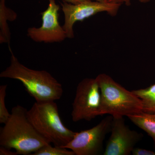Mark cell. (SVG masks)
<instances>
[{
    "label": "cell",
    "instance_id": "cell-1",
    "mask_svg": "<svg viewBox=\"0 0 155 155\" xmlns=\"http://www.w3.org/2000/svg\"><path fill=\"white\" fill-rule=\"evenodd\" d=\"M28 110L18 105L0 130V146L16 150L18 155H31L50 143L37 131L27 116Z\"/></svg>",
    "mask_w": 155,
    "mask_h": 155
},
{
    "label": "cell",
    "instance_id": "cell-19",
    "mask_svg": "<svg viewBox=\"0 0 155 155\" xmlns=\"http://www.w3.org/2000/svg\"><path fill=\"white\" fill-rule=\"evenodd\" d=\"M141 3H146L149 2L150 0H138Z\"/></svg>",
    "mask_w": 155,
    "mask_h": 155
},
{
    "label": "cell",
    "instance_id": "cell-2",
    "mask_svg": "<svg viewBox=\"0 0 155 155\" xmlns=\"http://www.w3.org/2000/svg\"><path fill=\"white\" fill-rule=\"evenodd\" d=\"M9 50L11 55V64L0 73V77L15 79L22 82L29 95L38 102L61 98L63 94L62 85L49 72L25 67L18 61L10 46Z\"/></svg>",
    "mask_w": 155,
    "mask_h": 155
},
{
    "label": "cell",
    "instance_id": "cell-5",
    "mask_svg": "<svg viewBox=\"0 0 155 155\" xmlns=\"http://www.w3.org/2000/svg\"><path fill=\"white\" fill-rule=\"evenodd\" d=\"M101 90L96 78H84L76 88L72 103V121H90L101 116Z\"/></svg>",
    "mask_w": 155,
    "mask_h": 155
},
{
    "label": "cell",
    "instance_id": "cell-16",
    "mask_svg": "<svg viewBox=\"0 0 155 155\" xmlns=\"http://www.w3.org/2000/svg\"><path fill=\"white\" fill-rule=\"evenodd\" d=\"M18 155L17 152L11 151V149L0 146V155Z\"/></svg>",
    "mask_w": 155,
    "mask_h": 155
},
{
    "label": "cell",
    "instance_id": "cell-10",
    "mask_svg": "<svg viewBox=\"0 0 155 155\" xmlns=\"http://www.w3.org/2000/svg\"><path fill=\"white\" fill-rule=\"evenodd\" d=\"M127 117L134 125L144 130L152 138L155 146V113L142 111Z\"/></svg>",
    "mask_w": 155,
    "mask_h": 155
},
{
    "label": "cell",
    "instance_id": "cell-7",
    "mask_svg": "<svg viewBox=\"0 0 155 155\" xmlns=\"http://www.w3.org/2000/svg\"><path fill=\"white\" fill-rule=\"evenodd\" d=\"M61 5L65 18L63 27L67 38L70 39L74 37L73 26L75 22L101 12H107L112 16H116L121 5V4L92 0L77 4H70L64 1Z\"/></svg>",
    "mask_w": 155,
    "mask_h": 155
},
{
    "label": "cell",
    "instance_id": "cell-15",
    "mask_svg": "<svg viewBox=\"0 0 155 155\" xmlns=\"http://www.w3.org/2000/svg\"><path fill=\"white\" fill-rule=\"evenodd\" d=\"M131 154L133 155H155V152L140 148H134Z\"/></svg>",
    "mask_w": 155,
    "mask_h": 155
},
{
    "label": "cell",
    "instance_id": "cell-11",
    "mask_svg": "<svg viewBox=\"0 0 155 155\" xmlns=\"http://www.w3.org/2000/svg\"><path fill=\"white\" fill-rule=\"evenodd\" d=\"M17 14L5 5V0L0 2V43H9L11 33L7 20L13 21L17 18Z\"/></svg>",
    "mask_w": 155,
    "mask_h": 155
},
{
    "label": "cell",
    "instance_id": "cell-4",
    "mask_svg": "<svg viewBox=\"0 0 155 155\" xmlns=\"http://www.w3.org/2000/svg\"><path fill=\"white\" fill-rule=\"evenodd\" d=\"M101 93V116H128L142 111L141 100L127 90L110 75L102 73L96 77Z\"/></svg>",
    "mask_w": 155,
    "mask_h": 155
},
{
    "label": "cell",
    "instance_id": "cell-20",
    "mask_svg": "<svg viewBox=\"0 0 155 155\" xmlns=\"http://www.w3.org/2000/svg\"><path fill=\"white\" fill-rule=\"evenodd\" d=\"M94 1H97V2H108L107 0H94Z\"/></svg>",
    "mask_w": 155,
    "mask_h": 155
},
{
    "label": "cell",
    "instance_id": "cell-18",
    "mask_svg": "<svg viewBox=\"0 0 155 155\" xmlns=\"http://www.w3.org/2000/svg\"><path fill=\"white\" fill-rule=\"evenodd\" d=\"M63 1L70 4H77L83 2H87V1H91V0H63Z\"/></svg>",
    "mask_w": 155,
    "mask_h": 155
},
{
    "label": "cell",
    "instance_id": "cell-8",
    "mask_svg": "<svg viewBox=\"0 0 155 155\" xmlns=\"http://www.w3.org/2000/svg\"><path fill=\"white\" fill-rule=\"evenodd\" d=\"M110 136L104 155L131 154L136 145L143 137L142 134L132 130L125 125L123 116L113 117Z\"/></svg>",
    "mask_w": 155,
    "mask_h": 155
},
{
    "label": "cell",
    "instance_id": "cell-14",
    "mask_svg": "<svg viewBox=\"0 0 155 155\" xmlns=\"http://www.w3.org/2000/svg\"><path fill=\"white\" fill-rule=\"evenodd\" d=\"M7 84L0 86V123L5 124L11 116L5 105Z\"/></svg>",
    "mask_w": 155,
    "mask_h": 155
},
{
    "label": "cell",
    "instance_id": "cell-6",
    "mask_svg": "<svg viewBox=\"0 0 155 155\" xmlns=\"http://www.w3.org/2000/svg\"><path fill=\"white\" fill-rule=\"evenodd\" d=\"M113 117L107 116L97 125L87 130L76 132L64 147L72 150L75 155H98L104 150V141L111 131Z\"/></svg>",
    "mask_w": 155,
    "mask_h": 155
},
{
    "label": "cell",
    "instance_id": "cell-17",
    "mask_svg": "<svg viewBox=\"0 0 155 155\" xmlns=\"http://www.w3.org/2000/svg\"><path fill=\"white\" fill-rule=\"evenodd\" d=\"M108 2L119 4L122 5L125 4L126 6H129L131 5V0H107Z\"/></svg>",
    "mask_w": 155,
    "mask_h": 155
},
{
    "label": "cell",
    "instance_id": "cell-12",
    "mask_svg": "<svg viewBox=\"0 0 155 155\" xmlns=\"http://www.w3.org/2000/svg\"><path fill=\"white\" fill-rule=\"evenodd\" d=\"M141 100L142 111L148 113H155V84L144 88L132 91Z\"/></svg>",
    "mask_w": 155,
    "mask_h": 155
},
{
    "label": "cell",
    "instance_id": "cell-13",
    "mask_svg": "<svg viewBox=\"0 0 155 155\" xmlns=\"http://www.w3.org/2000/svg\"><path fill=\"white\" fill-rule=\"evenodd\" d=\"M46 145L31 155H75L72 150L65 147Z\"/></svg>",
    "mask_w": 155,
    "mask_h": 155
},
{
    "label": "cell",
    "instance_id": "cell-9",
    "mask_svg": "<svg viewBox=\"0 0 155 155\" xmlns=\"http://www.w3.org/2000/svg\"><path fill=\"white\" fill-rule=\"evenodd\" d=\"M60 8L55 0H49L48 8L41 13V26L28 28V37L36 42L45 43L60 42L67 38L66 31L58 20Z\"/></svg>",
    "mask_w": 155,
    "mask_h": 155
},
{
    "label": "cell",
    "instance_id": "cell-3",
    "mask_svg": "<svg viewBox=\"0 0 155 155\" xmlns=\"http://www.w3.org/2000/svg\"><path fill=\"white\" fill-rule=\"evenodd\" d=\"M27 114L37 131L55 146L64 147L76 134L63 124L54 101L35 102Z\"/></svg>",
    "mask_w": 155,
    "mask_h": 155
}]
</instances>
